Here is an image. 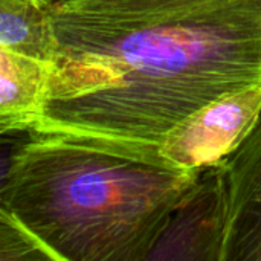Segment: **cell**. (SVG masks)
<instances>
[{"label":"cell","mask_w":261,"mask_h":261,"mask_svg":"<svg viewBox=\"0 0 261 261\" xmlns=\"http://www.w3.org/2000/svg\"><path fill=\"white\" fill-rule=\"evenodd\" d=\"M219 165L226 206L222 261H261V118Z\"/></svg>","instance_id":"5"},{"label":"cell","mask_w":261,"mask_h":261,"mask_svg":"<svg viewBox=\"0 0 261 261\" xmlns=\"http://www.w3.org/2000/svg\"><path fill=\"white\" fill-rule=\"evenodd\" d=\"M40 2H43V3H46V5H52V3H55V2H58V0H40Z\"/></svg>","instance_id":"10"},{"label":"cell","mask_w":261,"mask_h":261,"mask_svg":"<svg viewBox=\"0 0 261 261\" xmlns=\"http://www.w3.org/2000/svg\"><path fill=\"white\" fill-rule=\"evenodd\" d=\"M0 44L52 66L54 34L49 5L40 0H0Z\"/></svg>","instance_id":"6"},{"label":"cell","mask_w":261,"mask_h":261,"mask_svg":"<svg viewBox=\"0 0 261 261\" xmlns=\"http://www.w3.org/2000/svg\"><path fill=\"white\" fill-rule=\"evenodd\" d=\"M199 173L35 130L0 208L54 261H147Z\"/></svg>","instance_id":"2"},{"label":"cell","mask_w":261,"mask_h":261,"mask_svg":"<svg viewBox=\"0 0 261 261\" xmlns=\"http://www.w3.org/2000/svg\"><path fill=\"white\" fill-rule=\"evenodd\" d=\"M35 115L0 113V191L35 136Z\"/></svg>","instance_id":"8"},{"label":"cell","mask_w":261,"mask_h":261,"mask_svg":"<svg viewBox=\"0 0 261 261\" xmlns=\"http://www.w3.org/2000/svg\"><path fill=\"white\" fill-rule=\"evenodd\" d=\"M50 64L0 44V113H38Z\"/></svg>","instance_id":"7"},{"label":"cell","mask_w":261,"mask_h":261,"mask_svg":"<svg viewBox=\"0 0 261 261\" xmlns=\"http://www.w3.org/2000/svg\"><path fill=\"white\" fill-rule=\"evenodd\" d=\"M35 130L162 158L165 135L261 83V0H58Z\"/></svg>","instance_id":"1"},{"label":"cell","mask_w":261,"mask_h":261,"mask_svg":"<svg viewBox=\"0 0 261 261\" xmlns=\"http://www.w3.org/2000/svg\"><path fill=\"white\" fill-rule=\"evenodd\" d=\"M261 118V83L216 98L171 128L159 145L170 164L202 171L220 164Z\"/></svg>","instance_id":"3"},{"label":"cell","mask_w":261,"mask_h":261,"mask_svg":"<svg viewBox=\"0 0 261 261\" xmlns=\"http://www.w3.org/2000/svg\"><path fill=\"white\" fill-rule=\"evenodd\" d=\"M47 260L52 255L9 213L0 208V261Z\"/></svg>","instance_id":"9"},{"label":"cell","mask_w":261,"mask_h":261,"mask_svg":"<svg viewBox=\"0 0 261 261\" xmlns=\"http://www.w3.org/2000/svg\"><path fill=\"white\" fill-rule=\"evenodd\" d=\"M226 206L220 165L202 170L174 208L147 261H222Z\"/></svg>","instance_id":"4"}]
</instances>
